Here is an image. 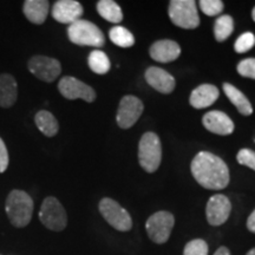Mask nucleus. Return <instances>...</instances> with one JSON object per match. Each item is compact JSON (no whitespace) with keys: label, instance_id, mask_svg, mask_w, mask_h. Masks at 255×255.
Listing matches in <instances>:
<instances>
[{"label":"nucleus","instance_id":"cd10ccee","mask_svg":"<svg viewBox=\"0 0 255 255\" xmlns=\"http://www.w3.org/2000/svg\"><path fill=\"white\" fill-rule=\"evenodd\" d=\"M201 11L206 15L214 17L222 12L223 1L221 0H201L200 1Z\"/></svg>","mask_w":255,"mask_h":255},{"label":"nucleus","instance_id":"c85d7f7f","mask_svg":"<svg viewBox=\"0 0 255 255\" xmlns=\"http://www.w3.org/2000/svg\"><path fill=\"white\" fill-rule=\"evenodd\" d=\"M238 72L242 77L255 79V58H247L238 64Z\"/></svg>","mask_w":255,"mask_h":255},{"label":"nucleus","instance_id":"6e6552de","mask_svg":"<svg viewBox=\"0 0 255 255\" xmlns=\"http://www.w3.org/2000/svg\"><path fill=\"white\" fill-rule=\"evenodd\" d=\"M174 215L169 212H157L152 214L145 223L146 233L155 244H165L174 228Z\"/></svg>","mask_w":255,"mask_h":255},{"label":"nucleus","instance_id":"dca6fc26","mask_svg":"<svg viewBox=\"0 0 255 255\" xmlns=\"http://www.w3.org/2000/svg\"><path fill=\"white\" fill-rule=\"evenodd\" d=\"M150 57L155 62L170 63L176 60L181 55V47L176 41L163 39L157 40L150 46Z\"/></svg>","mask_w":255,"mask_h":255},{"label":"nucleus","instance_id":"2eb2a0df","mask_svg":"<svg viewBox=\"0 0 255 255\" xmlns=\"http://www.w3.org/2000/svg\"><path fill=\"white\" fill-rule=\"evenodd\" d=\"M145 81L161 94L168 95L174 91L175 89V78L165 70L157 68V66H150L145 71Z\"/></svg>","mask_w":255,"mask_h":255},{"label":"nucleus","instance_id":"a211bd4d","mask_svg":"<svg viewBox=\"0 0 255 255\" xmlns=\"http://www.w3.org/2000/svg\"><path fill=\"white\" fill-rule=\"evenodd\" d=\"M18 97V85L13 76L0 75V107L9 108L15 103Z\"/></svg>","mask_w":255,"mask_h":255},{"label":"nucleus","instance_id":"b1692460","mask_svg":"<svg viewBox=\"0 0 255 255\" xmlns=\"http://www.w3.org/2000/svg\"><path fill=\"white\" fill-rule=\"evenodd\" d=\"M233 31H234V20H233L231 15L223 14L216 19L214 25V34L216 40L222 43V41L228 39Z\"/></svg>","mask_w":255,"mask_h":255},{"label":"nucleus","instance_id":"412c9836","mask_svg":"<svg viewBox=\"0 0 255 255\" xmlns=\"http://www.w3.org/2000/svg\"><path fill=\"white\" fill-rule=\"evenodd\" d=\"M36 126L44 135L47 137H53L57 135L59 130V124L57 122L56 117L50 111L40 110L36 115Z\"/></svg>","mask_w":255,"mask_h":255},{"label":"nucleus","instance_id":"4468645a","mask_svg":"<svg viewBox=\"0 0 255 255\" xmlns=\"http://www.w3.org/2000/svg\"><path fill=\"white\" fill-rule=\"evenodd\" d=\"M83 6L75 0H59L53 5L52 17L62 24L71 25L81 19Z\"/></svg>","mask_w":255,"mask_h":255},{"label":"nucleus","instance_id":"c756f323","mask_svg":"<svg viewBox=\"0 0 255 255\" xmlns=\"http://www.w3.org/2000/svg\"><path fill=\"white\" fill-rule=\"evenodd\" d=\"M238 162L242 165H246V167L253 169L255 171V152L251 149H241L238 152L237 156Z\"/></svg>","mask_w":255,"mask_h":255},{"label":"nucleus","instance_id":"393cba45","mask_svg":"<svg viewBox=\"0 0 255 255\" xmlns=\"http://www.w3.org/2000/svg\"><path fill=\"white\" fill-rule=\"evenodd\" d=\"M110 40L120 47H130L135 44V37L128 28L123 26H114L109 32Z\"/></svg>","mask_w":255,"mask_h":255},{"label":"nucleus","instance_id":"9b49d317","mask_svg":"<svg viewBox=\"0 0 255 255\" xmlns=\"http://www.w3.org/2000/svg\"><path fill=\"white\" fill-rule=\"evenodd\" d=\"M58 90L66 100H84L88 103H91L96 100V92L90 85L85 84L75 77H63L59 81Z\"/></svg>","mask_w":255,"mask_h":255},{"label":"nucleus","instance_id":"f03ea898","mask_svg":"<svg viewBox=\"0 0 255 255\" xmlns=\"http://www.w3.org/2000/svg\"><path fill=\"white\" fill-rule=\"evenodd\" d=\"M6 214L14 227L23 228L30 223L33 214V200L23 190H12L6 199Z\"/></svg>","mask_w":255,"mask_h":255},{"label":"nucleus","instance_id":"f3484780","mask_svg":"<svg viewBox=\"0 0 255 255\" xmlns=\"http://www.w3.org/2000/svg\"><path fill=\"white\" fill-rule=\"evenodd\" d=\"M220 96L219 89L213 84H202L191 92L189 103L195 109H205L215 103Z\"/></svg>","mask_w":255,"mask_h":255},{"label":"nucleus","instance_id":"5701e85b","mask_svg":"<svg viewBox=\"0 0 255 255\" xmlns=\"http://www.w3.org/2000/svg\"><path fill=\"white\" fill-rule=\"evenodd\" d=\"M88 64L91 71L97 73V75H105V73H108L111 66L109 57L101 50L92 51L90 55H89Z\"/></svg>","mask_w":255,"mask_h":255},{"label":"nucleus","instance_id":"7c9ffc66","mask_svg":"<svg viewBox=\"0 0 255 255\" xmlns=\"http://www.w3.org/2000/svg\"><path fill=\"white\" fill-rule=\"evenodd\" d=\"M8 167V152L4 141L0 138V173L4 171Z\"/></svg>","mask_w":255,"mask_h":255},{"label":"nucleus","instance_id":"a878e982","mask_svg":"<svg viewBox=\"0 0 255 255\" xmlns=\"http://www.w3.org/2000/svg\"><path fill=\"white\" fill-rule=\"evenodd\" d=\"M183 255H208V245L201 239L191 240L184 247Z\"/></svg>","mask_w":255,"mask_h":255},{"label":"nucleus","instance_id":"2f4dec72","mask_svg":"<svg viewBox=\"0 0 255 255\" xmlns=\"http://www.w3.org/2000/svg\"><path fill=\"white\" fill-rule=\"evenodd\" d=\"M247 228L250 229L252 233H255V210L250 215L247 220Z\"/></svg>","mask_w":255,"mask_h":255},{"label":"nucleus","instance_id":"7ed1b4c3","mask_svg":"<svg viewBox=\"0 0 255 255\" xmlns=\"http://www.w3.org/2000/svg\"><path fill=\"white\" fill-rule=\"evenodd\" d=\"M68 37L71 43L81 46H104L105 38L101 28L88 20L75 21L68 27Z\"/></svg>","mask_w":255,"mask_h":255},{"label":"nucleus","instance_id":"39448f33","mask_svg":"<svg viewBox=\"0 0 255 255\" xmlns=\"http://www.w3.org/2000/svg\"><path fill=\"white\" fill-rule=\"evenodd\" d=\"M169 18L181 28L191 30L200 25L196 2L194 0H173L169 4Z\"/></svg>","mask_w":255,"mask_h":255},{"label":"nucleus","instance_id":"1a4fd4ad","mask_svg":"<svg viewBox=\"0 0 255 255\" xmlns=\"http://www.w3.org/2000/svg\"><path fill=\"white\" fill-rule=\"evenodd\" d=\"M28 70L40 81L51 83L56 81L60 75L62 66L55 58L46 56H34L28 60Z\"/></svg>","mask_w":255,"mask_h":255},{"label":"nucleus","instance_id":"f257e3e1","mask_svg":"<svg viewBox=\"0 0 255 255\" xmlns=\"http://www.w3.org/2000/svg\"><path fill=\"white\" fill-rule=\"evenodd\" d=\"M190 170L196 182L206 189L221 190L231 180L225 161L208 151H201L194 157Z\"/></svg>","mask_w":255,"mask_h":255},{"label":"nucleus","instance_id":"473e14b6","mask_svg":"<svg viewBox=\"0 0 255 255\" xmlns=\"http://www.w3.org/2000/svg\"><path fill=\"white\" fill-rule=\"evenodd\" d=\"M214 255H232V254L227 247H220L219 250L215 252Z\"/></svg>","mask_w":255,"mask_h":255},{"label":"nucleus","instance_id":"4be33fe9","mask_svg":"<svg viewBox=\"0 0 255 255\" xmlns=\"http://www.w3.org/2000/svg\"><path fill=\"white\" fill-rule=\"evenodd\" d=\"M97 11L102 18L110 23L119 24L123 20V12L117 2L113 0H101L97 2Z\"/></svg>","mask_w":255,"mask_h":255},{"label":"nucleus","instance_id":"0eeeda50","mask_svg":"<svg viewBox=\"0 0 255 255\" xmlns=\"http://www.w3.org/2000/svg\"><path fill=\"white\" fill-rule=\"evenodd\" d=\"M100 212L111 227L120 232H128L132 227V220L129 213L120 203L109 197L100 202Z\"/></svg>","mask_w":255,"mask_h":255},{"label":"nucleus","instance_id":"72a5a7b5","mask_svg":"<svg viewBox=\"0 0 255 255\" xmlns=\"http://www.w3.org/2000/svg\"><path fill=\"white\" fill-rule=\"evenodd\" d=\"M246 255H255V248H253V250H251Z\"/></svg>","mask_w":255,"mask_h":255},{"label":"nucleus","instance_id":"f8f14e48","mask_svg":"<svg viewBox=\"0 0 255 255\" xmlns=\"http://www.w3.org/2000/svg\"><path fill=\"white\" fill-rule=\"evenodd\" d=\"M232 205L227 196L216 194L212 196L207 203V221L212 226H221L227 221L231 215Z\"/></svg>","mask_w":255,"mask_h":255},{"label":"nucleus","instance_id":"bb28decb","mask_svg":"<svg viewBox=\"0 0 255 255\" xmlns=\"http://www.w3.org/2000/svg\"><path fill=\"white\" fill-rule=\"evenodd\" d=\"M255 45V36L252 32H245L235 41L234 49L238 53H245Z\"/></svg>","mask_w":255,"mask_h":255},{"label":"nucleus","instance_id":"20e7f679","mask_svg":"<svg viewBox=\"0 0 255 255\" xmlns=\"http://www.w3.org/2000/svg\"><path fill=\"white\" fill-rule=\"evenodd\" d=\"M162 145L155 132H145L138 144V161L146 173H154L161 164Z\"/></svg>","mask_w":255,"mask_h":255},{"label":"nucleus","instance_id":"ddd939ff","mask_svg":"<svg viewBox=\"0 0 255 255\" xmlns=\"http://www.w3.org/2000/svg\"><path fill=\"white\" fill-rule=\"evenodd\" d=\"M203 126L208 131L216 135L227 136L234 131V123L229 119L228 115L222 111L213 110L207 113L202 119Z\"/></svg>","mask_w":255,"mask_h":255},{"label":"nucleus","instance_id":"423d86ee","mask_svg":"<svg viewBox=\"0 0 255 255\" xmlns=\"http://www.w3.org/2000/svg\"><path fill=\"white\" fill-rule=\"evenodd\" d=\"M40 222L51 231L60 232L68 225L65 209L56 197L49 196L43 201L39 212Z\"/></svg>","mask_w":255,"mask_h":255},{"label":"nucleus","instance_id":"6ab92c4d","mask_svg":"<svg viewBox=\"0 0 255 255\" xmlns=\"http://www.w3.org/2000/svg\"><path fill=\"white\" fill-rule=\"evenodd\" d=\"M49 1L46 0H26L24 2V14L31 23L41 25L49 13Z\"/></svg>","mask_w":255,"mask_h":255},{"label":"nucleus","instance_id":"aec40b11","mask_svg":"<svg viewBox=\"0 0 255 255\" xmlns=\"http://www.w3.org/2000/svg\"><path fill=\"white\" fill-rule=\"evenodd\" d=\"M223 91H225L228 100L235 105V108H237L241 115L250 116V115L253 114V107H252L250 100L245 96L244 92H241L238 88L232 85L231 83H225L223 84Z\"/></svg>","mask_w":255,"mask_h":255},{"label":"nucleus","instance_id":"9d476101","mask_svg":"<svg viewBox=\"0 0 255 255\" xmlns=\"http://www.w3.org/2000/svg\"><path fill=\"white\" fill-rule=\"evenodd\" d=\"M144 110L142 101L135 96H124L121 100L116 121L120 128L129 129L138 121Z\"/></svg>","mask_w":255,"mask_h":255},{"label":"nucleus","instance_id":"f704fd0d","mask_svg":"<svg viewBox=\"0 0 255 255\" xmlns=\"http://www.w3.org/2000/svg\"><path fill=\"white\" fill-rule=\"evenodd\" d=\"M252 17H253V20L255 21V7L253 8V11H252Z\"/></svg>","mask_w":255,"mask_h":255}]
</instances>
